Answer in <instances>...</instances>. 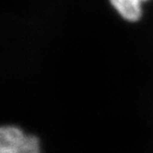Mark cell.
I'll use <instances>...</instances> for the list:
<instances>
[{
    "instance_id": "3",
    "label": "cell",
    "mask_w": 153,
    "mask_h": 153,
    "mask_svg": "<svg viewBox=\"0 0 153 153\" xmlns=\"http://www.w3.org/2000/svg\"><path fill=\"white\" fill-rule=\"evenodd\" d=\"M138 1H139V2H140V3H141V2H142V1H146V0H138Z\"/></svg>"
},
{
    "instance_id": "1",
    "label": "cell",
    "mask_w": 153,
    "mask_h": 153,
    "mask_svg": "<svg viewBox=\"0 0 153 153\" xmlns=\"http://www.w3.org/2000/svg\"><path fill=\"white\" fill-rule=\"evenodd\" d=\"M37 137L26 135L20 128L5 126L0 128V153H40Z\"/></svg>"
},
{
    "instance_id": "2",
    "label": "cell",
    "mask_w": 153,
    "mask_h": 153,
    "mask_svg": "<svg viewBox=\"0 0 153 153\" xmlns=\"http://www.w3.org/2000/svg\"><path fill=\"white\" fill-rule=\"evenodd\" d=\"M112 5L127 20L136 21L141 16L140 2L138 0H111Z\"/></svg>"
}]
</instances>
